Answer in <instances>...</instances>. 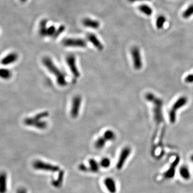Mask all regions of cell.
<instances>
[{
    "label": "cell",
    "mask_w": 193,
    "mask_h": 193,
    "mask_svg": "<svg viewBox=\"0 0 193 193\" xmlns=\"http://www.w3.org/2000/svg\"><path fill=\"white\" fill-rule=\"evenodd\" d=\"M42 63L47 69L56 77L57 83L59 85L65 86L67 84L65 74L59 69L49 57H44L42 59Z\"/></svg>",
    "instance_id": "obj_1"
},
{
    "label": "cell",
    "mask_w": 193,
    "mask_h": 193,
    "mask_svg": "<svg viewBox=\"0 0 193 193\" xmlns=\"http://www.w3.org/2000/svg\"><path fill=\"white\" fill-rule=\"evenodd\" d=\"M106 142H107V141L105 140L104 137H99L95 142V148L98 150L103 149L105 147Z\"/></svg>",
    "instance_id": "obj_24"
},
{
    "label": "cell",
    "mask_w": 193,
    "mask_h": 193,
    "mask_svg": "<svg viewBox=\"0 0 193 193\" xmlns=\"http://www.w3.org/2000/svg\"><path fill=\"white\" fill-rule=\"evenodd\" d=\"M179 174L181 177L184 180H188L191 178V173L189 168L186 165L181 166L179 169Z\"/></svg>",
    "instance_id": "obj_19"
},
{
    "label": "cell",
    "mask_w": 193,
    "mask_h": 193,
    "mask_svg": "<svg viewBox=\"0 0 193 193\" xmlns=\"http://www.w3.org/2000/svg\"><path fill=\"white\" fill-rule=\"evenodd\" d=\"M193 15V4H191L185 10L183 13V18L185 19H188Z\"/></svg>",
    "instance_id": "obj_26"
},
{
    "label": "cell",
    "mask_w": 193,
    "mask_h": 193,
    "mask_svg": "<svg viewBox=\"0 0 193 193\" xmlns=\"http://www.w3.org/2000/svg\"><path fill=\"white\" fill-rule=\"evenodd\" d=\"M66 62L73 77L76 78L80 77V71L76 65L75 57L72 54L68 55L66 57Z\"/></svg>",
    "instance_id": "obj_10"
},
{
    "label": "cell",
    "mask_w": 193,
    "mask_h": 193,
    "mask_svg": "<svg viewBox=\"0 0 193 193\" xmlns=\"http://www.w3.org/2000/svg\"><path fill=\"white\" fill-rule=\"evenodd\" d=\"M16 193H28L27 190L25 187H19L17 189Z\"/></svg>",
    "instance_id": "obj_31"
},
{
    "label": "cell",
    "mask_w": 193,
    "mask_h": 193,
    "mask_svg": "<svg viewBox=\"0 0 193 193\" xmlns=\"http://www.w3.org/2000/svg\"><path fill=\"white\" fill-rule=\"evenodd\" d=\"M82 101V98L80 96H76L72 99L70 115L73 119L77 118L79 115Z\"/></svg>",
    "instance_id": "obj_9"
},
{
    "label": "cell",
    "mask_w": 193,
    "mask_h": 193,
    "mask_svg": "<svg viewBox=\"0 0 193 193\" xmlns=\"http://www.w3.org/2000/svg\"><path fill=\"white\" fill-rule=\"evenodd\" d=\"M65 173L62 171L60 170L59 171V173L57 175V179L52 180L51 181V183L52 186L55 188H60L63 183L64 177H65Z\"/></svg>",
    "instance_id": "obj_16"
},
{
    "label": "cell",
    "mask_w": 193,
    "mask_h": 193,
    "mask_svg": "<svg viewBox=\"0 0 193 193\" xmlns=\"http://www.w3.org/2000/svg\"><path fill=\"white\" fill-rule=\"evenodd\" d=\"M87 39L98 50H101L104 49V46L103 44L94 34L91 33L88 34Z\"/></svg>",
    "instance_id": "obj_14"
},
{
    "label": "cell",
    "mask_w": 193,
    "mask_h": 193,
    "mask_svg": "<svg viewBox=\"0 0 193 193\" xmlns=\"http://www.w3.org/2000/svg\"><path fill=\"white\" fill-rule=\"evenodd\" d=\"M128 1L129 2H140V1H151V0H128Z\"/></svg>",
    "instance_id": "obj_32"
},
{
    "label": "cell",
    "mask_w": 193,
    "mask_h": 193,
    "mask_svg": "<svg viewBox=\"0 0 193 193\" xmlns=\"http://www.w3.org/2000/svg\"><path fill=\"white\" fill-rule=\"evenodd\" d=\"M83 24L85 27H89L94 29H98L100 26V23L98 21L90 18L84 19L83 21Z\"/></svg>",
    "instance_id": "obj_18"
},
{
    "label": "cell",
    "mask_w": 193,
    "mask_h": 193,
    "mask_svg": "<svg viewBox=\"0 0 193 193\" xmlns=\"http://www.w3.org/2000/svg\"><path fill=\"white\" fill-rule=\"evenodd\" d=\"M131 55L132 57L133 65L135 69L136 70L141 69L143 65V62L141 58L140 50L139 47H132L131 49Z\"/></svg>",
    "instance_id": "obj_6"
},
{
    "label": "cell",
    "mask_w": 193,
    "mask_h": 193,
    "mask_svg": "<svg viewBox=\"0 0 193 193\" xmlns=\"http://www.w3.org/2000/svg\"><path fill=\"white\" fill-rule=\"evenodd\" d=\"M88 171L92 173H98L100 170V164L95 159L91 158L89 160Z\"/></svg>",
    "instance_id": "obj_17"
},
{
    "label": "cell",
    "mask_w": 193,
    "mask_h": 193,
    "mask_svg": "<svg viewBox=\"0 0 193 193\" xmlns=\"http://www.w3.org/2000/svg\"><path fill=\"white\" fill-rule=\"evenodd\" d=\"M99 164H100V167H101L102 168H108L111 165V160H109L108 158H104L101 160Z\"/></svg>",
    "instance_id": "obj_27"
},
{
    "label": "cell",
    "mask_w": 193,
    "mask_h": 193,
    "mask_svg": "<svg viewBox=\"0 0 193 193\" xmlns=\"http://www.w3.org/2000/svg\"><path fill=\"white\" fill-rule=\"evenodd\" d=\"M191 162L193 163V154L191 156Z\"/></svg>",
    "instance_id": "obj_34"
},
{
    "label": "cell",
    "mask_w": 193,
    "mask_h": 193,
    "mask_svg": "<svg viewBox=\"0 0 193 193\" xmlns=\"http://www.w3.org/2000/svg\"><path fill=\"white\" fill-rule=\"evenodd\" d=\"M18 59V55L16 53L12 52L3 57L1 61V63L3 65H10L16 62Z\"/></svg>",
    "instance_id": "obj_12"
},
{
    "label": "cell",
    "mask_w": 193,
    "mask_h": 193,
    "mask_svg": "<svg viewBox=\"0 0 193 193\" xmlns=\"http://www.w3.org/2000/svg\"><path fill=\"white\" fill-rule=\"evenodd\" d=\"M145 97L147 100L151 102L153 104V115L156 122L157 124L163 122L164 119L162 113V107L163 105V100L152 93H147L145 95Z\"/></svg>",
    "instance_id": "obj_2"
},
{
    "label": "cell",
    "mask_w": 193,
    "mask_h": 193,
    "mask_svg": "<svg viewBox=\"0 0 193 193\" xmlns=\"http://www.w3.org/2000/svg\"><path fill=\"white\" fill-rule=\"evenodd\" d=\"M12 76V73L10 70L6 68H0V78L3 80H9Z\"/></svg>",
    "instance_id": "obj_23"
},
{
    "label": "cell",
    "mask_w": 193,
    "mask_h": 193,
    "mask_svg": "<svg viewBox=\"0 0 193 193\" xmlns=\"http://www.w3.org/2000/svg\"><path fill=\"white\" fill-rule=\"evenodd\" d=\"M104 184L106 189L109 193H116L117 186L115 180L111 177H107L104 180Z\"/></svg>",
    "instance_id": "obj_11"
},
{
    "label": "cell",
    "mask_w": 193,
    "mask_h": 193,
    "mask_svg": "<svg viewBox=\"0 0 193 193\" xmlns=\"http://www.w3.org/2000/svg\"><path fill=\"white\" fill-rule=\"evenodd\" d=\"M185 82L187 83H193V73L189 74L185 78Z\"/></svg>",
    "instance_id": "obj_30"
},
{
    "label": "cell",
    "mask_w": 193,
    "mask_h": 193,
    "mask_svg": "<svg viewBox=\"0 0 193 193\" xmlns=\"http://www.w3.org/2000/svg\"><path fill=\"white\" fill-rule=\"evenodd\" d=\"M179 160H180L179 158H176L174 162L172 163V164H171V165L170 166L168 170L166 171V172L164 173V176L165 178L170 179L174 177L175 175V170L176 166L178 164Z\"/></svg>",
    "instance_id": "obj_13"
},
{
    "label": "cell",
    "mask_w": 193,
    "mask_h": 193,
    "mask_svg": "<svg viewBox=\"0 0 193 193\" xmlns=\"http://www.w3.org/2000/svg\"><path fill=\"white\" fill-rule=\"evenodd\" d=\"M47 21L46 19H42L40 23V27H39V34L41 37L47 36Z\"/></svg>",
    "instance_id": "obj_21"
},
{
    "label": "cell",
    "mask_w": 193,
    "mask_h": 193,
    "mask_svg": "<svg viewBox=\"0 0 193 193\" xmlns=\"http://www.w3.org/2000/svg\"><path fill=\"white\" fill-rule=\"evenodd\" d=\"M139 9L141 13L147 16H150L153 14V10L150 6L147 4H142L139 6Z\"/></svg>",
    "instance_id": "obj_20"
},
{
    "label": "cell",
    "mask_w": 193,
    "mask_h": 193,
    "mask_svg": "<svg viewBox=\"0 0 193 193\" xmlns=\"http://www.w3.org/2000/svg\"><path fill=\"white\" fill-rule=\"evenodd\" d=\"M166 18L164 15H160L156 19V25L158 29L161 30L164 27V25L166 23Z\"/></svg>",
    "instance_id": "obj_22"
},
{
    "label": "cell",
    "mask_w": 193,
    "mask_h": 193,
    "mask_svg": "<svg viewBox=\"0 0 193 193\" xmlns=\"http://www.w3.org/2000/svg\"><path fill=\"white\" fill-rule=\"evenodd\" d=\"M56 28L54 25L50 26L47 28V36H53L55 32L56 31Z\"/></svg>",
    "instance_id": "obj_29"
},
{
    "label": "cell",
    "mask_w": 193,
    "mask_h": 193,
    "mask_svg": "<svg viewBox=\"0 0 193 193\" xmlns=\"http://www.w3.org/2000/svg\"><path fill=\"white\" fill-rule=\"evenodd\" d=\"M7 174L4 172H0V193L7 191Z\"/></svg>",
    "instance_id": "obj_15"
},
{
    "label": "cell",
    "mask_w": 193,
    "mask_h": 193,
    "mask_svg": "<svg viewBox=\"0 0 193 193\" xmlns=\"http://www.w3.org/2000/svg\"><path fill=\"white\" fill-rule=\"evenodd\" d=\"M27 1V0H19V1L21 2V3H25V2H26Z\"/></svg>",
    "instance_id": "obj_33"
},
{
    "label": "cell",
    "mask_w": 193,
    "mask_h": 193,
    "mask_svg": "<svg viewBox=\"0 0 193 193\" xmlns=\"http://www.w3.org/2000/svg\"><path fill=\"white\" fill-rule=\"evenodd\" d=\"M188 99L186 96H181L175 102L169 112V118L170 122L171 123L173 124L176 121V111L186 105Z\"/></svg>",
    "instance_id": "obj_5"
},
{
    "label": "cell",
    "mask_w": 193,
    "mask_h": 193,
    "mask_svg": "<svg viewBox=\"0 0 193 193\" xmlns=\"http://www.w3.org/2000/svg\"><path fill=\"white\" fill-rule=\"evenodd\" d=\"M62 44L65 47L84 48L87 44L85 40L80 38H67L62 41Z\"/></svg>",
    "instance_id": "obj_7"
},
{
    "label": "cell",
    "mask_w": 193,
    "mask_h": 193,
    "mask_svg": "<svg viewBox=\"0 0 193 193\" xmlns=\"http://www.w3.org/2000/svg\"><path fill=\"white\" fill-rule=\"evenodd\" d=\"M34 169L38 171H46L48 172H59L61 169L59 166L49 163L42 161L41 160H36L32 164Z\"/></svg>",
    "instance_id": "obj_4"
},
{
    "label": "cell",
    "mask_w": 193,
    "mask_h": 193,
    "mask_svg": "<svg viewBox=\"0 0 193 193\" xmlns=\"http://www.w3.org/2000/svg\"><path fill=\"white\" fill-rule=\"evenodd\" d=\"M65 27L64 25H61L60 27L56 30V31L55 32L54 36H53V37L54 38H57L61 35V33H62L63 32L65 31Z\"/></svg>",
    "instance_id": "obj_28"
},
{
    "label": "cell",
    "mask_w": 193,
    "mask_h": 193,
    "mask_svg": "<svg viewBox=\"0 0 193 193\" xmlns=\"http://www.w3.org/2000/svg\"><path fill=\"white\" fill-rule=\"evenodd\" d=\"M131 152L132 149L130 147H126L122 149L120 152V156L116 164V168L118 170H121L123 168L126 161L128 160V158L131 154Z\"/></svg>",
    "instance_id": "obj_8"
},
{
    "label": "cell",
    "mask_w": 193,
    "mask_h": 193,
    "mask_svg": "<svg viewBox=\"0 0 193 193\" xmlns=\"http://www.w3.org/2000/svg\"><path fill=\"white\" fill-rule=\"evenodd\" d=\"M107 141H114L116 139V134L113 130H107L103 136Z\"/></svg>",
    "instance_id": "obj_25"
},
{
    "label": "cell",
    "mask_w": 193,
    "mask_h": 193,
    "mask_svg": "<svg viewBox=\"0 0 193 193\" xmlns=\"http://www.w3.org/2000/svg\"><path fill=\"white\" fill-rule=\"evenodd\" d=\"M48 116L49 113L48 112H41L40 113L37 114L33 117L26 118L24 120V123L26 126L43 130L47 128L48 124L46 121L42 120L48 117Z\"/></svg>",
    "instance_id": "obj_3"
}]
</instances>
